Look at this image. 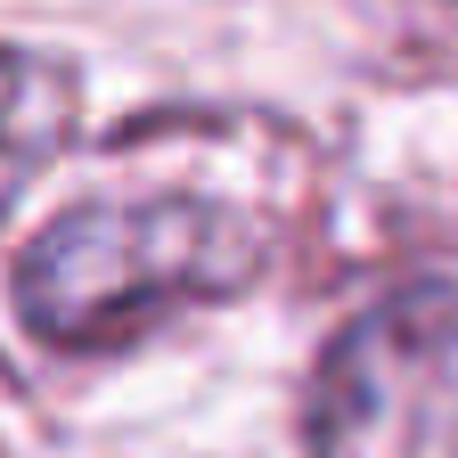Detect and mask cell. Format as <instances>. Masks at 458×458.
I'll return each instance as SVG.
<instances>
[{"mask_svg": "<svg viewBox=\"0 0 458 458\" xmlns=\"http://www.w3.org/2000/svg\"><path fill=\"white\" fill-rule=\"evenodd\" d=\"M262 262L254 229L197 197H148V205H74L57 213L17 262V311L41 344H123L164 311L246 286Z\"/></svg>", "mask_w": 458, "mask_h": 458, "instance_id": "obj_1", "label": "cell"}, {"mask_svg": "<svg viewBox=\"0 0 458 458\" xmlns=\"http://www.w3.org/2000/svg\"><path fill=\"white\" fill-rule=\"evenodd\" d=\"M311 458H458V278H418L327 344Z\"/></svg>", "mask_w": 458, "mask_h": 458, "instance_id": "obj_2", "label": "cell"}, {"mask_svg": "<svg viewBox=\"0 0 458 458\" xmlns=\"http://www.w3.org/2000/svg\"><path fill=\"white\" fill-rule=\"evenodd\" d=\"M33 90H41V74L25 66V57H0V140L25 123V98H33Z\"/></svg>", "mask_w": 458, "mask_h": 458, "instance_id": "obj_3", "label": "cell"}]
</instances>
